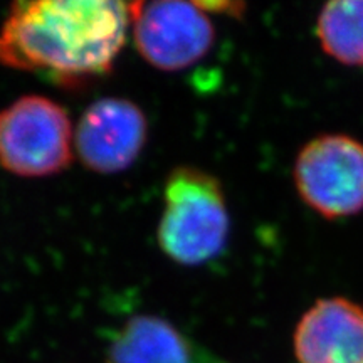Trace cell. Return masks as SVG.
Returning <instances> with one entry per match:
<instances>
[{
    "instance_id": "1",
    "label": "cell",
    "mask_w": 363,
    "mask_h": 363,
    "mask_svg": "<svg viewBox=\"0 0 363 363\" xmlns=\"http://www.w3.org/2000/svg\"><path fill=\"white\" fill-rule=\"evenodd\" d=\"M130 26L126 2H17L0 27V66L81 86L110 74Z\"/></svg>"
},
{
    "instance_id": "2",
    "label": "cell",
    "mask_w": 363,
    "mask_h": 363,
    "mask_svg": "<svg viewBox=\"0 0 363 363\" xmlns=\"http://www.w3.org/2000/svg\"><path fill=\"white\" fill-rule=\"evenodd\" d=\"M230 217L217 177L195 167H177L163 190L158 244L182 266H201L224 251Z\"/></svg>"
},
{
    "instance_id": "3",
    "label": "cell",
    "mask_w": 363,
    "mask_h": 363,
    "mask_svg": "<svg viewBox=\"0 0 363 363\" xmlns=\"http://www.w3.org/2000/svg\"><path fill=\"white\" fill-rule=\"evenodd\" d=\"M74 158L69 115L52 99L29 94L0 111V167L24 179L65 172Z\"/></svg>"
},
{
    "instance_id": "4",
    "label": "cell",
    "mask_w": 363,
    "mask_h": 363,
    "mask_svg": "<svg viewBox=\"0 0 363 363\" xmlns=\"http://www.w3.org/2000/svg\"><path fill=\"white\" fill-rule=\"evenodd\" d=\"M130 13L136 51L155 69H187L214 45V24L199 2H130Z\"/></svg>"
},
{
    "instance_id": "5",
    "label": "cell",
    "mask_w": 363,
    "mask_h": 363,
    "mask_svg": "<svg viewBox=\"0 0 363 363\" xmlns=\"http://www.w3.org/2000/svg\"><path fill=\"white\" fill-rule=\"evenodd\" d=\"M294 182L301 199L326 219L363 208V145L350 136L325 135L299 152Z\"/></svg>"
},
{
    "instance_id": "6",
    "label": "cell",
    "mask_w": 363,
    "mask_h": 363,
    "mask_svg": "<svg viewBox=\"0 0 363 363\" xmlns=\"http://www.w3.org/2000/svg\"><path fill=\"white\" fill-rule=\"evenodd\" d=\"M148 138V121L138 104L125 98L91 103L74 128V153L91 172L120 174L133 165Z\"/></svg>"
},
{
    "instance_id": "7",
    "label": "cell",
    "mask_w": 363,
    "mask_h": 363,
    "mask_svg": "<svg viewBox=\"0 0 363 363\" xmlns=\"http://www.w3.org/2000/svg\"><path fill=\"white\" fill-rule=\"evenodd\" d=\"M299 363H363V310L343 298L320 299L294 331Z\"/></svg>"
},
{
    "instance_id": "8",
    "label": "cell",
    "mask_w": 363,
    "mask_h": 363,
    "mask_svg": "<svg viewBox=\"0 0 363 363\" xmlns=\"http://www.w3.org/2000/svg\"><path fill=\"white\" fill-rule=\"evenodd\" d=\"M108 363H206L201 350L170 321L153 315L130 318L113 337Z\"/></svg>"
},
{
    "instance_id": "9",
    "label": "cell",
    "mask_w": 363,
    "mask_h": 363,
    "mask_svg": "<svg viewBox=\"0 0 363 363\" xmlns=\"http://www.w3.org/2000/svg\"><path fill=\"white\" fill-rule=\"evenodd\" d=\"M316 34L323 51L342 65L363 66V0L326 4Z\"/></svg>"
}]
</instances>
